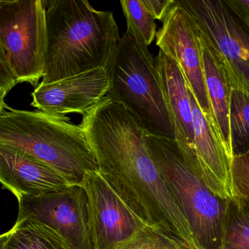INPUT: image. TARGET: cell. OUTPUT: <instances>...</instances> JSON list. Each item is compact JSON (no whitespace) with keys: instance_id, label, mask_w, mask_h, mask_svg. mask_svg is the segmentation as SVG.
I'll return each mask as SVG.
<instances>
[{"instance_id":"obj_1","label":"cell","mask_w":249,"mask_h":249,"mask_svg":"<svg viewBox=\"0 0 249 249\" xmlns=\"http://www.w3.org/2000/svg\"><path fill=\"white\" fill-rule=\"evenodd\" d=\"M80 126L99 173L145 225L157 227L182 249H200L145 143V129L120 103L106 96Z\"/></svg>"},{"instance_id":"obj_2","label":"cell","mask_w":249,"mask_h":249,"mask_svg":"<svg viewBox=\"0 0 249 249\" xmlns=\"http://www.w3.org/2000/svg\"><path fill=\"white\" fill-rule=\"evenodd\" d=\"M46 5L41 83L107 68L121 40L113 13L96 10L85 0H53Z\"/></svg>"},{"instance_id":"obj_3","label":"cell","mask_w":249,"mask_h":249,"mask_svg":"<svg viewBox=\"0 0 249 249\" xmlns=\"http://www.w3.org/2000/svg\"><path fill=\"white\" fill-rule=\"evenodd\" d=\"M0 145L23 151L57 170L72 185L99 172L80 125L65 116L0 107Z\"/></svg>"},{"instance_id":"obj_4","label":"cell","mask_w":249,"mask_h":249,"mask_svg":"<svg viewBox=\"0 0 249 249\" xmlns=\"http://www.w3.org/2000/svg\"><path fill=\"white\" fill-rule=\"evenodd\" d=\"M106 69L107 95L124 106L147 133L175 140L157 59L148 46L126 31Z\"/></svg>"},{"instance_id":"obj_5","label":"cell","mask_w":249,"mask_h":249,"mask_svg":"<svg viewBox=\"0 0 249 249\" xmlns=\"http://www.w3.org/2000/svg\"><path fill=\"white\" fill-rule=\"evenodd\" d=\"M145 143L200 249H221L229 200L215 196L186 162L175 140L145 133Z\"/></svg>"},{"instance_id":"obj_6","label":"cell","mask_w":249,"mask_h":249,"mask_svg":"<svg viewBox=\"0 0 249 249\" xmlns=\"http://www.w3.org/2000/svg\"><path fill=\"white\" fill-rule=\"evenodd\" d=\"M46 6L41 0H0V54L19 84L37 87L45 75Z\"/></svg>"},{"instance_id":"obj_7","label":"cell","mask_w":249,"mask_h":249,"mask_svg":"<svg viewBox=\"0 0 249 249\" xmlns=\"http://www.w3.org/2000/svg\"><path fill=\"white\" fill-rule=\"evenodd\" d=\"M192 14L231 88L249 95V27L227 0H178Z\"/></svg>"},{"instance_id":"obj_8","label":"cell","mask_w":249,"mask_h":249,"mask_svg":"<svg viewBox=\"0 0 249 249\" xmlns=\"http://www.w3.org/2000/svg\"><path fill=\"white\" fill-rule=\"evenodd\" d=\"M17 219H30L56 230L71 249H94L88 195L83 185L40 196L18 198Z\"/></svg>"},{"instance_id":"obj_9","label":"cell","mask_w":249,"mask_h":249,"mask_svg":"<svg viewBox=\"0 0 249 249\" xmlns=\"http://www.w3.org/2000/svg\"><path fill=\"white\" fill-rule=\"evenodd\" d=\"M156 44L180 68L198 105L215 127L204 79L200 31L192 14L178 0H175L164 17Z\"/></svg>"},{"instance_id":"obj_10","label":"cell","mask_w":249,"mask_h":249,"mask_svg":"<svg viewBox=\"0 0 249 249\" xmlns=\"http://www.w3.org/2000/svg\"><path fill=\"white\" fill-rule=\"evenodd\" d=\"M82 185L88 195L94 249H116L145 225L99 172L87 175Z\"/></svg>"},{"instance_id":"obj_11","label":"cell","mask_w":249,"mask_h":249,"mask_svg":"<svg viewBox=\"0 0 249 249\" xmlns=\"http://www.w3.org/2000/svg\"><path fill=\"white\" fill-rule=\"evenodd\" d=\"M109 88L107 69L96 68L55 82L40 83L32 93L31 106L52 114L84 116L98 106Z\"/></svg>"},{"instance_id":"obj_12","label":"cell","mask_w":249,"mask_h":249,"mask_svg":"<svg viewBox=\"0 0 249 249\" xmlns=\"http://www.w3.org/2000/svg\"><path fill=\"white\" fill-rule=\"evenodd\" d=\"M0 180L18 199L40 196L71 186L57 170L37 159L11 147L0 145Z\"/></svg>"},{"instance_id":"obj_13","label":"cell","mask_w":249,"mask_h":249,"mask_svg":"<svg viewBox=\"0 0 249 249\" xmlns=\"http://www.w3.org/2000/svg\"><path fill=\"white\" fill-rule=\"evenodd\" d=\"M160 79L175 131V141L186 162H195L193 115L189 89L176 62L160 50L156 56Z\"/></svg>"},{"instance_id":"obj_14","label":"cell","mask_w":249,"mask_h":249,"mask_svg":"<svg viewBox=\"0 0 249 249\" xmlns=\"http://www.w3.org/2000/svg\"><path fill=\"white\" fill-rule=\"evenodd\" d=\"M201 40L204 79L215 131L226 152L232 160L230 126V97L232 88L221 63L202 36Z\"/></svg>"},{"instance_id":"obj_15","label":"cell","mask_w":249,"mask_h":249,"mask_svg":"<svg viewBox=\"0 0 249 249\" xmlns=\"http://www.w3.org/2000/svg\"><path fill=\"white\" fill-rule=\"evenodd\" d=\"M1 249H71L68 242L49 226L30 219H17L1 237Z\"/></svg>"},{"instance_id":"obj_16","label":"cell","mask_w":249,"mask_h":249,"mask_svg":"<svg viewBox=\"0 0 249 249\" xmlns=\"http://www.w3.org/2000/svg\"><path fill=\"white\" fill-rule=\"evenodd\" d=\"M221 249H249V201L244 198L229 200Z\"/></svg>"},{"instance_id":"obj_17","label":"cell","mask_w":249,"mask_h":249,"mask_svg":"<svg viewBox=\"0 0 249 249\" xmlns=\"http://www.w3.org/2000/svg\"><path fill=\"white\" fill-rule=\"evenodd\" d=\"M230 126L234 157L249 149V95L236 89L230 97Z\"/></svg>"},{"instance_id":"obj_18","label":"cell","mask_w":249,"mask_h":249,"mask_svg":"<svg viewBox=\"0 0 249 249\" xmlns=\"http://www.w3.org/2000/svg\"><path fill=\"white\" fill-rule=\"evenodd\" d=\"M120 3L126 20V31L150 46L157 36V24L142 0H122Z\"/></svg>"},{"instance_id":"obj_19","label":"cell","mask_w":249,"mask_h":249,"mask_svg":"<svg viewBox=\"0 0 249 249\" xmlns=\"http://www.w3.org/2000/svg\"><path fill=\"white\" fill-rule=\"evenodd\" d=\"M116 249H182L160 229L145 225Z\"/></svg>"},{"instance_id":"obj_20","label":"cell","mask_w":249,"mask_h":249,"mask_svg":"<svg viewBox=\"0 0 249 249\" xmlns=\"http://www.w3.org/2000/svg\"><path fill=\"white\" fill-rule=\"evenodd\" d=\"M231 178L234 196L249 201V149L233 157Z\"/></svg>"},{"instance_id":"obj_21","label":"cell","mask_w":249,"mask_h":249,"mask_svg":"<svg viewBox=\"0 0 249 249\" xmlns=\"http://www.w3.org/2000/svg\"><path fill=\"white\" fill-rule=\"evenodd\" d=\"M19 84L9 62L0 54V107L5 104V97L14 87Z\"/></svg>"},{"instance_id":"obj_22","label":"cell","mask_w":249,"mask_h":249,"mask_svg":"<svg viewBox=\"0 0 249 249\" xmlns=\"http://www.w3.org/2000/svg\"><path fill=\"white\" fill-rule=\"evenodd\" d=\"M142 2L155 19L162 21L175 0H142Z\"/></svg>"},{"instance_id":"obj_23","label":"cell","mask_w":249,"mask_h":249,"mask_svg":"<svg viewBox=\"0 0 249 249\" xmlns=\"http://www.w3.org/2000/svg\"><path fill=\"white\" fill-rule=\"evenodd\" d=\"M229 5L249 27V0H227Z\"/></svg>"}]
</instances>
